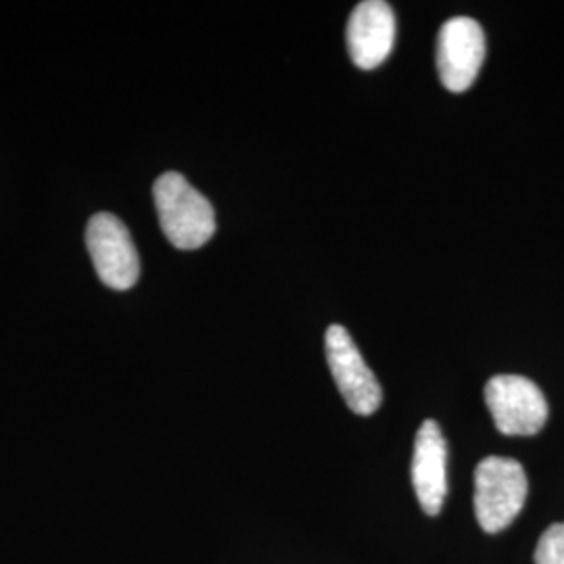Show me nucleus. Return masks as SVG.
Wrapping results in <instances>:
<instances>
[{"label": "nucleus", "instance_id": "f257e3e1", "mask_svg": "<svg viewBox=\"0 0 564 564\" xmlns=\"http://www.w3.org/2000/svg\"><path fill=\"white\" fill-rule=\"evenodd\" d=\"M163 235L176 249H199L216 235L212 203L178 172H165L153 184Z\"/></svg>", "mask_w": 564, "mask_h": 564}, {"label": "nucleus", "instance_id": "f03ea898", "mask_svg": "<svg viewBox=\"0 0 564 564\" xmlns=\"http://www.w3.org/2000/svg\"><path fill=\"white\" fill-rule=\"evenodd\" d=\"M527 475L521 463L489 456L475 470V514L485 533H500L514 523L527 500Z\"/></svg>", "mask_w": 564, "mask_h": 564}, {"label": "nucleus", "instance_id": "7ed1b4c3", "mask_svg": "<svg viewBox=\"0 0 564 564\" xmlns=\"http://www.w3.org/2000/svg\"><path fill=\"white\" fill-rule=\"evenodd\" d=\"M485 403L498 431L508 437L538 435L547 421L542 389L519 375L494 377L485 384Z\"/></svg>", "mask_w": 564, "mask_h": 564}, {"label": "nucleus", "instance_id": "20e7f679", "mask_svg": "<svg viewBox=\"0 0 564 564\" xmlns=\"http://www.w3.org/2000/svg\"><path fill=\"white\" fill-rule=\"evenodd\" d=\"M86 247L102 284L113 291H128L139 282V251L118 216L107 212L93 216L86 226Z\"/></svg>", "mask_w": 564, "mask_h": 564}, {"label": "nucleus", "instance_id": "39448f33", "mask_svg": "<svg viewBox=\"0 0 564 564\" xmlns=\"http://www.w3.org/2000/svg\"><path fill=\"white\" fill-rule=\"evenodd\" d=\"M324 343L333 379L349 410H354L360 416L375 414L383 402V389L375 372L364 362L358 345L341 324L328 326Z\"/></svg>", "mask_w": 564, "mask_h": 564}, {"label": "nucleus", "instance_id": "423d86ee", "mask_svg": "<svg viewBox=\"0 0 564 564\" xmlns=\"http://www.w3.org/2000/svg\"><path fill=\"white\" fill-rule=\"evenodd\" d=\"M485 48L479 21L470 18L445 21L437 36V69L447 90L464 93L475 84L484 65Z\"/></svg>", "mask_w": 564, "mask_h": 564}, {"label": "nucleus", "instance_id": "0eeeda50", "mask_svg": "<svg viewBox=\"0 0 564 564\" xmlns=\"http://www.w3.org/2000/svg\"><path fill=\"white\" fill-rule=\"evenodd\" d=\"M395 42V15L383 0H364L347 23V48L360 69L383 63Z\"/></svg>", "mask_w": 564, "mask_h": 564}, {"label": "nucleus", "instance_id": "6e6552de", "mask_svg": "<svg viewBox=\"0 0 564 564\" xmlns=\"http://www.w3.org/2000/svg\"><path fill=\"white\" fill-rule=\"evenodd\" d=\"M412 485L424 512L437 517L447 496V444L435 421H424L416 433Z\"/></svg>", "mask_w": 564, "mask_h": 564}, {"label": "nucleus", "instance_id": "1a4fd4ad", "mask_svg": "<svg viewBox=\"0 0 564 564\" xmlns=\"http://www.w3.org/2000/svg\"><path fill=\"white\" fill-rule=\"evenodd\" d=\"M535 564H564V523L550 524L535 545Z\"/></svg>", "mask_w": 564, "mask_h": 564}]
</instances>
